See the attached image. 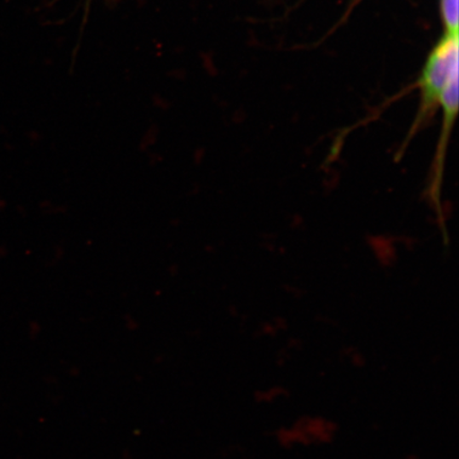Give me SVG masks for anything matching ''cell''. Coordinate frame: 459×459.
I'll list each match as a JSON object with an SVG mask.
<instances>
[{"instance_id": "obj_1", "label": "cell", "mask_w": 459, "mask_h": 459, "mask_svg": "<svg viewBox=\"0 0 459 459\" xmlns=\"http://www.w3.org/2000/svg\"><path fill=\"white\" fill-rule=\"evenodd\" d=\"M458 72V36L446 34L430 54L421 77L426 112L439 101L441 91Z\"/></svg>"}, {"instance_id": "obj_2", "label": "cell", "mask_w": 459, "mask_h": 459, "mask_svg": "<svg viewBox=\"0 0 459 459\" xmlns=\"http://www.w3.org/2000/svg\"><path fill=\"white\" fill-rule=\"evenodd\" d=\"M439 101L444 108V125L453 127L458 111V72L453 74L441 91Z\"/></svg>"}, {"instance_id": "obj_3", "label": "cell", "mask_w": 459, "mask_h": 459, "mask_svg": "<svg viewBox=\"0 0 459 459\" xmlns=\"http://www.w3.org/2000/svg\"><path fill=\"white\" fill-rule=\"evenodd\" d=\"M447 34L458 36V0H441Z\"/></svg>"}]
</instances>
